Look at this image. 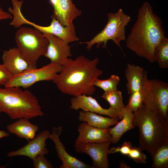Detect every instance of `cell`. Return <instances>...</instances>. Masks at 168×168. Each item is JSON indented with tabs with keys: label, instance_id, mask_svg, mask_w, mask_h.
<instances>
[{
	"label": "cell",
	"instance_id": "cell-1",
	"mask_svg": "<svg viewBox=\"0 0 168 168\" xmlns=\"http://www.w3.org/2000/svg\"><path fill=\"white\" fill-rule=\"evenodd\" d=\"M160 18L147 2L138 11L137 20L126 39V47L138 56L154 62L156 46L166 37Z\"/></svg>",
	"mask_w": 168,
	"mask_h": 168
},
{
	"label": "cell",
	"instance_id": "cell-2",
	"mask_svg": "<svg viewBox=\"0 0 168 168\" xmlns=\"http://www.w3.org/2000/svg\"><path fill=\"white\" fill-rule=\"evenodd\" d=\"M98 63L97 58L92 60L83 55L74 60L68 58L52 81L65 94L74 97L91 95L96 90L93 82L103 74L97 67Z\"/></svg>",
	"mask_w": 168,
	"mask_h": 168
},
{
	"label": "cell",
	"instance_id": "cell-3",
	"mask_svg": "<svg viewBox=\"0 0 168 168\" xmlns=\"http://www.w3.org/2000/svg\"><path fill=\"white\" fill-rule=\"evenodd\" d=\"M133 114V123L139 132V147L152 156L159 148L168 144V120L143 105Z\"/></svg>",
	"mask_w": 168,
	"mask_h": 168
},
{
	"label": "cell",
	"instance_id": "cell-4",
	"mask_svg": "<svg viewBox=\"0 0 168 168\" xmlns=\"http://www.w3.org/2000/svg\"><path fill=\"white\" fill-rule=\"evenodd\" d=\"M12 119H29L42 116L44 113L37 97L30 91L19 87H0V113Z\"/></svg>",
	"mask_w": 168,
	"mask_h": 168
},
{
	"label": "cell",
	"instance_id": "cell-5",
	"mask_svg": "<svg viewBox=\"0 0 168 168\" xmlns=\"http://www.w3.org/2000/svg\"><path fill=\"white\" fill-rule=\"evenodd\" d=\"M15 40L21 56L33 69L37 68L38 60L47 51V38L34 28L21 27L16 32Z\"/></svg>",
	"mask_w": 168,
	"mask_h": 168
},
{
	"label": "cell",
	"instance_id": "cell-6",
	"mask_svg": "<svg viewBox=\"0 0 168 168\" xmlns=\"http://www.w3.org/2000/svg\"><path fill=\"white\" fill-rule=\"evenodd\" d=\"M107 17V23L101 31L90 41L80 43L86 44V48L88 50H90L95 44H96L97 48L102 44V47L107 49L108 41L112 40L125 56L121 47L120 42L126 40L125 27L130 21L131 17L124 13L122 9H119L115 13H108Z\"/></svg>",
	"mask_w": 168,
	"mask_h": 168
},
{
	"label": "cell",
	"instance_id": "cell-7",
	"mask_svg": "<svg viewBox=\"0 0 168 168\" xmlns=\"http://www.w3.org/2000/svg\"><path fill=\"white\" fill-rule=\"evenodd\" d=\"M140 90L143 97V105L168 119V83L157 79H149L147 71L145 70Z\"/></svg>",
	"mask_w": 168,
	"mask_h": 168
},
{
	"label": "cell",
	"instance_id": "cell-8",
	"mask_svg": "<svg viewBox=\"0 0 168 168\" xmlns=\"http://www.w3.org/2000/svg\"><path fill=\"white\" fill-rule=\"evenodd\" d=\"M62 66L51 62L39 68L33 69L20 74L12 75L4 86L27 88L39 82L52 80L61 71Z\"/></svg>",
	"mask_w": 168,
	"mask_h": 168
},
{
	"label": "cell",
	"instance_id": "cell-9",
	"mask_svg": "<svg viewBox=\"0 0 168 168\" xmlns=\"http://www.w3.org/2000/svg\"><path fill=\"white\" fill-rule=\"evenodd\" d=\"M110 141L100 142L74 144L75 150L78 153H84L92 159L93 168H108V150Z\"/></svg>",
	"mask_w": 168,
	"mask_h": 168
},
{
	"label": "cell",
	"instance_id": "cell-10",
	"mask_svg": "<svg viewBox=\"0 0 168 168\" xmlns=\"http://www.w3.org/2000/svg\"><path fill=\"white\" fill-rule=\"evenodd\" d=\"M50 132L45 129L35 136L32 139L28 141V143L22 147L9 152L8 157L18 156H25L32 160L39 155H45L49 153L46 141L49 138Z\"/></svg>",
	"mask_w": 168,
	"mask_h": 168
},
{
	"label": "cell",
	"instance_id": "cell-11",
	"mask_svg": "<svg viewBox=\"0 0 168 168\" xmlns=\"http://www.w3.org/2000/svg\"><path fill=\"white\" fill-rule=\"evenodd\" d=\"M62 131L61 126L54 127L49 137L54 143L58 157L62 162L60 168H93L92 166L78 160L67 152L64 145L59 138Z\"/></svg>",
	"mask_w": 168,
	"mask_h": 168
},
{
	"label": "cell",
	"instance_id": "cell-12",
	"mask_svg": "<svg viewBox=\"0 0 168 168\" xmlns=\"http://www.w3.org/2000/svg\"><path fill=\"white\" fill-rule=\"evenodd\" d=\"M43 33L49 41L44 56L49 58L51 62L62 66L68 57L72 56L70 46L68 43L52 34Z\"/></svg>",
	"mask_w": 168,
	"mask_h": 168
},
{
	"label": "cell",
	"instance_id": "cell-13",
	"mask_svg": "<svg viewBox=\"0 0 168 168\" xmlns=\"http://www.w3.org/2000/svg\"><path fill=\"white\" fill-rule=\"evenodd\" d=\"M70 103V107L72 110H78L81 109L84 111L93 112L119 119L118 114L116 111L110 107L107 109L102 108L95 98L90 96L83 94L74 96L71 99Z\"/></svg>",
	"mask_w": 168,
	"mask_h": 168
},
{
	"label": "cell",
	"instance_id": "cell-14",
	"mask_svg": "<svg viewBox=\"0 0 168 168\" xmlns=\"http://www.w3.org/2000/svg\"><path fill=\"white\" fill-rule=\"evenodd\" d=\"M54 9L52 15L63 26L73 23V21L80 16L82 11L78 9L72 0H49Z\"/></svg>",
	"mask_w": 168,
	"mask_h": 168
},
{
	"label": "cell",
	"instance_id": "cell-15",
	"mask_svg": "<svg viewBox=\"0 0 168 168\" xmlns=\"http://www.w3.org/2000/svg\"><path fill=\"white\" fill-rule=\"evenodd\" d=\"M109 128H99L82 122L78 126V135L74 144L110 141L111 136L109 133Z\"/></svg>",
	"mask_w": 168,
	"mask_h": 168
},
{
	"label": "cell",
	"instance_id": "cell-16",
	"mask_svg": "<svg viewBox=\"0 0 168 168\" xmlns=\"http://www.w3.org/2000/svg\"><path fill=\"white\" fill-rule=\"evenodd\" d=\"M2 59V64L13 75L20 74L33 69L21 56L17 48L4 51Z\"/></svg>",
	"mask_w": 168,
	"mask_h": 168
},
{
	"label": "cell",
	"instance_id": "cell-17",
	"mask_svg": "<svg viewBox=\"0 0 168 168\" xmlns=\"http://www.w3.org/2000/svg\"><path fill=\"white\" fill-rule=\"evenodd\" d=\"M29 119L21 118L13 123L8 124L6 128L10 133L18 137L28 141L33 138L36 133L39 130V127L31 123Z\"/></svg>",
	"mask_w": 168,
	"mask_h": 168
},
{
	"label": "cell",
	"instance_id": "cell-18",
	"mask_svg": "<svg viewBox=\"0 0 168 168\" xmlns=\"http://www.w3.org/2000/svg\"><path fill=\"white\" fill-rule=\"evenodd\" d=\"M51 22L46 26V33L52 34L68 43L79 40L77 36L73 23L68 26H63L52 15Z\"/></svg>",
	"mask_w": 168,
	"mask_h": 168
},
{
	"label": "cell",
	"instance_id": "cell-19",
	"mask_svg": "<svg viewBox=\"0 0 168 168\" xmlns=\"http://www.w3.org/2000/svg\"><path fill=\"white\" fill-rule=\"evenodd\" d=\"M145 70L142 67L128 63L124 73L127 81L126 84L128 93L130 95L141 89Z\"/></svg>",
	"mask_w": 168,
	"mask_h": 168
},
{
	"label": "cell",
	"instance_id": "cell-20",
	"mask_svg": "<svg viewBox=\"0 0 168 168\" xmlns=\"http://www.w3.org/2000/svg\"><path fill=\"white\" fill-rule=\"evenodd\" d=\"M80 122H85L91 126L102 129H107L116 125L119 119L105 117L95 113L82 110L78 117Z\"/></svg>",
	"mask_w": 168,
	"mask_h": 168
},
{
	"label": "cell",
	"instance_id": "cell-21",
	"mask_svg": "<svg viewBox=\"0 0 168 168\" xmlns=\"http://www.w3.org/2000/svg\"><path fill=\"white\" fill-rule=\"evenodd\" d=\"M133 112L126 108L121 121L118 122L114 127L109 128V133L111 136V143H117L124 133L135 128L133 123Z\"/></svg>",
	"mask_w": 168,
	"mask_h": 168
},
{
	"label": "cell",
	"instance_id": "cell-22",
	"mask_svg": "<svg viewBox=\"0 0 168 168\" xmlns=\"http://www.w3.org/2000/svg\"><path fill=\"white\" fill-rule=\"evenodd\" d=\"M101 97L109 103L110 108L117 112L119 119H121L126 109L123 103L121 91L118 90L104 91Z\"/></svg>",
	"mask_w": 168,
	"mask_h": 168
},
{
	"label": "cell",
	"instance_id": "cell-23",
	"mask_svg": "<svg viewBox=\"0 0 168 168\" xmlns=\"http://www.w3.org/2000/svg\"><path fill=\"white\" fill-rule=\"evenodd\" d=\"M154 62L160 68H168V39L165 37L156 47L154 53Z\"/></svg>",
	"mask_w": 168,
	"mask_h": 168
},
{
	"label": "cell",
	"instance_id": "cell-24",
	"mask_svg": "<svg viewBox=\"0 0 168 168\" xmlns=\"http://www.w3.org/2000/svg\"><path fill=\"white\" fill-rule=\"evenodd\" d=\"M152 157V168H168V144L159 148Z\"/></svg>",
	"mask_w": 168,
	"mask_h": 168
},
{
	"label": "cell",
	"instance_id": "cell-25",
	"mask_svg": "<svg viewBox=\"0 0 168 168\" xmlns=\"http://www.w3.org/2000/svg\"><path fill=\"white\" fill-rule=\"evenodd\" d=\"M120 80L119 77L113 74L107 79L101 80L96 79L93 82L94 86L100 87L104 91H110L117 90V86Z\"/></svg>",
	"mask_w": 168,
	"mask_h": 168
},
{
	"label": "cell",
	"instance_id": "cell-26",
	"mask_svg": "<svg viewBox=\"0 0 168 168\" xmlns=\"http://www.w3.org/2000/svg\"><path fill=\"white\" fill-rule=\"evenodd\" d=\"M126 108L133 112L143 105V97L141 90L136 91L130 95Z\"/></svg>",
	"mask_w": 168,
	"mask_h": 168
},
{
	"label": "cell",
	"instance_id": "cell-27",
	"mask_svg": "<svg viewBox=\"0 0 168 168\" xmlns=\"http://www.w3.org/2000/svg\"><path fill=\"white\" fill-rule=\"evenodd\" d=\"M140 147L133 146L127 156L133 160L137 163H145L147 162L146 155L142 152Z\"/></svg>",
	"mask_w": 168,
	"mask_h": 168
},
{
	"label": "cell",
	"instance_id": "cell-28",
	"mask_svg": "<svg viewBox=\"0 0 168 168\" xmlns=\"http://www.w3.org/2000/svg\"><path fill=\"white\" fill-rule=\"evenodd\" d=\"M34 168H53L52 163L44 157V155L37 156L32 160Z\"/></svg>",
	"mask_w": 168,
	"mask_h": 168
},
{
	"label": "cell",
	"instance_id": "cell-29",
	"mask_svg": "<svg viewBox=\"0 0 168 168\" xmlns=\"http://www.w3.org/2000/svg\"><path fill=\"white\" fill-rule=\"evenodd\" d=\"M133 146L129 142H124L121 147H112L109 149L108 154L119 152L122 154L127 156Z\"/></svg>",
	"mask_w": 168,
	"mask_h": 168
},
{
	"label": "cell",
	"instance_id": "cell-30",
	"mask_svg": "<svg viewBox=\"0 0 168 168\" xmlns=\"http://www.w3.org/2000/svg\"><path fill=\"white\" fill-rule=\"evenodd\" d=\"M12 74L3 64H0V86H4L9 82Z\"/></svg>",
	"mask_w": 168,
	"mask_h": 168
},
{
	"label": "cell",
	"instance_id": "cell-31",
	"mask_svg": "<svg viewBox=\"0 0 168 168\" xmlns=\"http://www.w3.org/2000/svg\"><path fill=\"white\" fill-rule=\"evenodd\" d=\"M12 18L13 16L11 14L4 11L0 6V20Z\"/></svg>",
	"mask_w": 168,
	"mask_h": 168
},
{
	"label": "cell",
	"instance_id": "cell-32",
	"mask_svg": "<svg viewBox=\"0 0 168 168\" xmlns=\"http://www.w3.org/2000/svg\"><path fill=\"white\" fill-rule=\"evenodd\" d=\"M9 135V133L8 132L0 130V140L2 138L8 137Z\"/></svg>",
	"mask_w": 168,
	"mask_h": 168
},
{
	"label": "cell",
	"instance_id": "cell-33",
	"mask_svg": "<svg viewBox=\"0 0 168 168\" xmlns=\"http://www.w3.org/2000/svg\"><path fill=\"white\" fill-rule=\"evenodd\" d=\"M119 166L122 168H130L129 166H127L125 163L123 162H121L119 163Z\"/></svg>",
	"mask_w": 168,
	"mask_h": 168
},
{
	"label": "cell",
	"instance_id": "cell-34",
	"mask_svg": "<svg viewBox=\"0 0 168 168\" xmlns=\"http://www.w3.org/2000/svg\"><path fill=\"white\" fill-rule=\"evenodd\" d=\"M6 166H0V168H3Z\"/></svg>",
	"mask_w": 168,
	"mask_h": 168
}]
</instances>
